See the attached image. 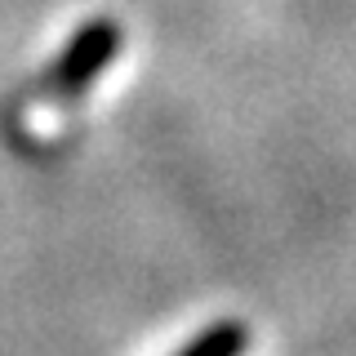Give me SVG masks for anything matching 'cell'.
<instances>
[{"mask_svg":"<svg viewBox=\"0 0 356 356\" xmlns=\"http://www.w3.org/2000/svg\"><path fill=\"white\" fill-rule=\"evenodd\" d=\"M116 49H120V27L116 22L111 18L85 22V27L67 40V49L44 67V76L36 85V103H44V107L49 103H76V98L94 85V76L116 58Z\"/></svg>","mask_w":356,"mask_h":356,"instance_id":"cell-1","label":"cell"},{"mask_svg":"<svg viewBox=\"0 0 356 356\" xmlns=\"http://www.w3.org/2000/svg\"><path fill=\"white\" fill-rule=\"evenodd\" d=\"M245 348H250V330L241 321H214L174 356H245Z\"/></svg>","mask_w":356,"mask_h":356,"instance_id":"cell-2","label":"cell"}]
</instances>
